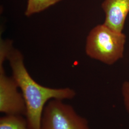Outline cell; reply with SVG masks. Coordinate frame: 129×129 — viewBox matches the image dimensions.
Returning <instances> with one entry per match:
<instances>
[{
    "mask_svg": "<svg viewBox=\"0 0 129 129\" xmlns=\"http://www.w3.org/2000/svg\"><path fill=\"white\" fill-rule=\"evenodd\" d=\"M7 59L9 61L12 77L23 96L26 109L25 117L29 129H40L43 112L48 102L53 99L72 100L75 97V91L70 88H48L37 82L25 68L22 53L12 46Z\"/></svg>",
    "mask_w": 129,
    "mask_h": 129,
    "instance_id": "cell-1",
    "label": "cell"
},
{
    "mask_svg": "<svg viewBox=\"0 0 129 129\" xmlns=\"http://www.w3.org/2000/svg\"><path fill=\"white\" fill-rule=\"evenodd\" d=\"M126 36L117 32L104 24H99L89 33L86 53L90 58L111 65L123 56Z\"/></svg>",
    "mask_w": 129,
    "mask_h": 129,
    "instance_id": "cell-2",
    "label": "cell"
},
{
    "mask_svg": "<svg viewBox=\"0 0 129 129\" xmlns=\"http://www.w3.org/2000/svg\"><path fill=\"white\" fill-rule=\"evenodd\" d=\"M40 129H90L88 120L63 101L53 99L46 104Z\"/></svg>",
    "mask_w": 129,
    "mask_h": 129,
    "instance_id": "cell-3",
    "label": "cell"
},
{
    "mask_svg": "<svg viewBox=\"0 0 129 129\" xmlns=\"http://www.w3.org/2000/svg\"><path fill=\"white\" fill-rule=\"evenodd\" d=\"M3 64L0 62V111L5 115L25 116L23 96L13 77L5 74Z\"/></svg>",
    "mask_w": 129,
    "mask_h": 129,
    "instance_id": "cell-4",
    "label": "cell"
},
{
    "mask_svg": "<svg viewBox=\"0 0 129 129\" xmlns=\"http://www.w3.org/2000/svg\"><path fill=\"white\" fill-rule=\"evenodd\" d=\"M102 7L105 15L103 24L117 32L122 33L129 13V0H104Z\"/></svg>",
    "mask_w": 129,
    "mask_h": 129,
    "instance_id": "cell-5",
    "label": "cell"
},
{
    "mask_svg": "<svg viewBox=\"0 0 129 129\" xmlns=\"http://www.w3.org/2000/svg\"><path fill=\"white\" fill-rule=\"evenodd\" d=\"M0 129H29L23 116L5 115L0 118Z\"/></svg>",
    "mask_w": 129,
    "mask_h": 129,
    "instance_id": "cell-6",
    "label": "cell"
},
{
    "mask_svg": "<svg viewBox=\"0 0 129 129\" xmlns=\"http://www.w3.org/2000/svg\"><path fill=\"white\" fill-rule=\"evenodd\" d=\"M62 0H28L24 14L26 16L41 12Z\"/></svg>",
    "mask_w": 129,
    "mask_h": 129,
    "instance_id": "cell-7",
    "label": "cell"
},
{
    "mask_svg": "<svg viewBox=\"0 0 129 129\" xmlns=\"http://www.w3.org/2000/svg\"><path fill=\"white\" fill-rule=\"evenodd\" d=\"M121 93L126 111L129 114V82L125 81L121 87Z\"/></svg>",
    "mask_w": 129,
    "mask_h": 129,
    "instance_id": "cell-8",
    "label": "cell"
}]
</instances>
